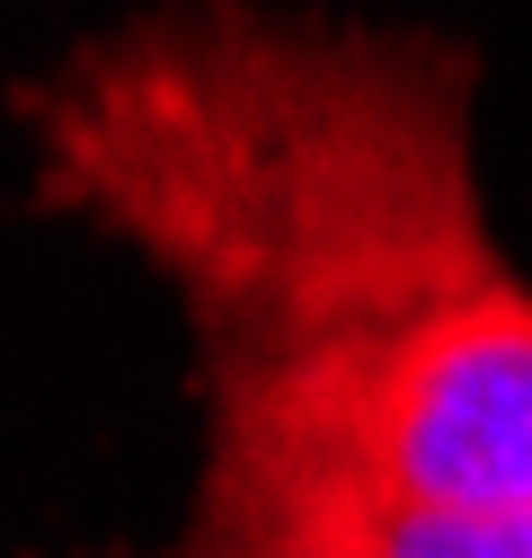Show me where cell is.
Instances as JSON below:
<instances>
[{"instance_id": "6da1fadb", "label": "cell", "mask_w": 532, "mask_h": 558, "mask_svg": "<svg viewBox=\"0 0 532 558\" xmlns=\"http://www.w3.org/2000/svg\"><path fill=\"white\" fill-rule=\"evenodd\" d=\"M45 186L133 240L214 337L293 364L506 275L471 178V72L435 36L133 19L36 89Z\"/></svg>"}, {"instance_id": "7a4b0ae2", "label": "cell", "mask_w": 532, "mask_h": 558, "mask_svg": "<svg viewBox=\"0 0 532 558\" xmlns=\"http://www.w3.org/2000/svg\"><path fill=\"white\" fill-rule=\"evenodd\" d=\"M214 470L532 514V284L515 266L293 364L214 373Z\"/></svg>"}, {"instance_id": "3957f363", "label": "cell", "mask_w": 532, "mask_h": 558, "mask_svg": "<svg viewBox=\"0 0 532 558\" xmlns=\"http://www.w3.org/2000/svg\"><path fill=\"white\" fill-rule=\"evenodd\" d=\"M205 549L222 558H532V514L382 506V497L319 487V478L214 470Z\"/></svg>"}, {"instance_id": "277c9868", "label": "cell", "mask_w": 532, "mask_h": 558, "mask_svg": "<svg viewBox=\"0 0 532 558\" xmlns=\"http://www.w3.org/2000/svg\"><path fill=\"white\" fill-rule=\"evenodd\" d=\"M195 558H222V549H205V541H195Z\"/></svg>"}]
</instances>
